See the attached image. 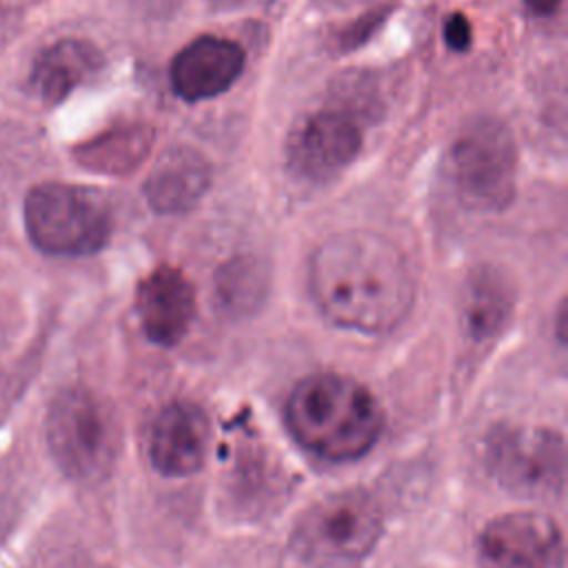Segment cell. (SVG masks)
Masks as SVG:
<instances>
[{
    "label": "cell",
    "mask_w": 568,
    "mask_h": 568,
    "mask_svg": "<svg viewBox=\"0 0 568 568\" xmlns=\"http://www.w3.org/2000/svg\"><path fill=\"white\" fill-rule=\"evenodd\" d=\"M311 291L333 324L362 333L395 328L415 297L404 257L388 242L355 233L335 237L315 253Z\"/></svg>",
    "instance_id": "6da1fadb"
},
{
    "label": "cell",
    "mask_w": 568,
    "mask_h": 568,
    "mask_svg": "<svg viewBox=\"0 0 568 568\" xmlns=\"http://www.w3.org/2000/svg\"><path fill=\"white\" fill-rule=\"evenodd\" d=\"M286 426L311 453L344 462L362 457L382 433L377 399L357 379L337 373L304 377L286 402Z\"/></svg>",
    "instance_id": "7a4b0ae2"
},
{
    "label": "cell",
    "mask_w": 568,
    "mask_h": 568,
    "mask_svg": "<svg viewBox=\"0 0 568 568\" xmlns=\"http://www.w3.org/2000/svg\"><path fill=\"white\" fill-rule=\"evenodd\" d=\"M24 229L42 253L82 257L98 253L109 242L113 222L98 191L67 182H42L24 197Z\"/></svg>",
    "instance_id": "3957f363"
},
{
    "label": "cell",
    "mask_w": 568,
    "mask_h": 568,
    "mask_svg": "<svg viewBox=\"0 0 568 568\" xmlns=\"http://www.w3.org/2000/svg\"><path fill=\"white\" fill-rule=\"evenodd\" d=\"M47 444L55 464L78 481L104 479L120 453V428L109 404L87 388H64L47 413Z\"/></svg>",
    "instance_id": "277c9868"
},
{
    "label": "cell",
    "mask_w": 568,
    "mask_h": 568,
    "mask_svg": "<svg viewBox=\"0 0 568 568\" xmlns=\"http://www.w3.org/2000/svg\"><path fill=\"white\" fill-rule=\"evenodd\" d=\"M382 532V510L364 490H344L313 504L297 521L291 546L313 568H344L364 559Z\"/></svg>",
    "instance_id": "5b68a950"
},
{
    "label": "cell",
    "mask_w": 568,
    "mask_h": 568,
    "mask_svg": "<svg viewBox=\"0 0 568 568\" xmlns=\"http://www.w3.org/2000/svg\"><path fill=\"white\" fill-rule=\"evenodd\" d=\"M493 479L521 497L550 499L564 493L566 446L559 433L537 426H499L484 446Z\"/></svg>",
    "instance_id": "8992f818"
},
{
    "label": "cell",
    "mask_w": 568,
    "mask_h": 568,
    "mask_svg": "<svg viewBox=\"0 0 568 568\" xmlns=\"http://www.w3.org/2000/svg\"><path fill=\"white\" fill-rule=\"evenodd\" d=\"M517 149L508 126L479 118L464 126L450 151V175L466 204L499 211L515 197Z\"/></svg>",
    "instance_id": "52a82bcc"
},
{
    "label": "cell",
    "mask_w": 568,
    "mask_h": 568,
    "mask_svg": "<svg viewBox=\"0 0 568 568\" xmlns=\"http://www.w3.org/2000/svg\"><path fill=\"white\" fill-rule=\"evenodd\" d=\"M477 559L479 568H564V537L546 513H506L481 530Z\"/></svg>",
    "instance_id": "ba28073f"
},
{
    "label": "cell",
    "mask_w": 568,
    "mask_h": 568,
    "mask_svg": "<svg viewBox=\"0 0 568 568\" xmlns=\"http://www.w3.org/2000/svg\"><path fill=\"white\" fill-rule=\"evenodd\" d=\"M359 144L362 133L353 115L342 109H324L304 118L291 131L286 155L297 175L324 182L355 160Z\"/></svg>",
    "instance_id": "9c48e42d"
},
{
    "label": "cell",
    "mask_w": 568,
    "mask_h": 568,
    "mask_svg": "<svg viewBox=\"0 0 568 568\" xmlns=\"http://www.w3.org/2000/svg\"><path fill=\"white\" fill-rule=\"evenodd\" d=\"M244 69V49L226 38L202 36L189 42L171 62L173 91L186 102L224 93Z\"/></svg>",
    "instance_id": "30bf717a"
},
{
    "label": "cell",
    "mask_w": 568,
    "mask_h": 568,
    "mask_svg": "<svg viewBox=\"0 0 568 568\" xmlns=\"http://www.w3.org/2000/svg\"><path fill=\"white\" fill-rule=\"evenodd\" d=\"M206 413L191 402H173L151 426L149 455L158 473L184 477L202 468L209 450Z\"/></svg>",
    "instance_id": "8fae6325"
},
{
    "label": "cell",
    "mask_w": 568,
    "mask_h": 568,
    "mask_svg": "<svg viewBox=\"0 0 568 568\" xmlns=\"http://www.w3.org/2000/svg\"><path fill=\"white\" fill-rule=\"evenodd\" d=\"M138 315L151 342L175 346L195 317V293L186 275L166 264L153 268L138 286Z\"/></svg>",
    "instance_id": "7c38bea8"
},
{
    "label": "cell",
    "mask_w": 568,
    "mask_h": 568,
    "mask_svg": "<svg viewBox=\"0 0 568 568\" xmlns=\"http://www.w3.org/2000/svg\"><path fill=\"white\" fill-rule=\"evenodd\" d=\"M211 182V169L204 155L191 146H171L153 164L144 195L158 213H184L193 209Z\"/></svg>",
    "instance_id": "4fadbf2b"
},
{
    "label": "cell",
    "mask_w": 568,
    "mask_h": 568,
    "mask_svg": "<svg viewBox=\"0 0 568 568\" xmlns=\"http://www.w3.org/2000/svg\"><path fill=\"white\" fill-rule=\"evenodd\" d=\"M102 69V53L87 40L64 38L40 51L29 89L44 102L58 104Z\"/></svg>",
    "instance_id": "5bb4252c"
},
{
    "label": "cell",
    "mask_w": 568,
    "mask_h": 568,
    "mask_svg": "<svg viewBox=\"0 0 568 568\" xmlns=\"http://www.w3.org/2000/svg\"><path fill=\"white\" fill-rule=\"evenodd\" d=\"M515 308L513 284L495 268L470 275L462 297V326L473 344L486 346L506 328Z\"/></svg>",
    "instance_id": "9a60e30c"
},
{
    "label": "cell",
    "mask_w": 568,
    "mask_h": 568,
    "mask_svg": "<svg viewBox=\"0 0 568 568\" xmlns=\"http://www.w3.org/2000/svg\"><path fill=\"white\" fill-rule=\"evenodd\" d=\"M153 138L155 133L149 124H120L78 144L73 158L93 173L126 175L149 155Z\"/></svg>",
    "instance_id": "2e32d148"
},
{
    "label": "cell",
    "mask_w": 568,
    "mask_h": 568,
    "mask_svg": "<svg viewBox=\"0 0 568 568\" xmlns=\"http://www.w3.org/2000/svg\"><path fill=\"white\" fill-rule=\"evenodd\" d=\"M444 40L453 51H466L473 42V29L464 13H453L444 24Z\"/></svg>",
    "instance_id": "e0dca14e"
},
{
    "label": "cell",
    "mask_w": 568,
    "mask_h": 568,
    "mask_svg": "<svg viewBox=\"0 0 568 568\" xmlns=\"http://www.w3.org/2000/svg\"><path fill=\"white\" fill-rule=\"evenodd\" d=\"M382 22V13L377 16H364L357 24H351L342 36H339V40H342V44L344 47H357V44H362L368 36H371V31L375 29V24H379Z\"/></svg>",
    "instance_id": "ac0fdd59"
},
{
    "label": "cell",
    "mask_w": 568,
    "mask_h": 568,
    "mask_svg": "<svg viewBox=\"0 0 568 568\" xmlns=\"http://www.w3.org/2000/svg\"><path fill=\"white\" fill-rule=\"evenodd\" d=\"M526 4H528L535 13H539V16H550V13H555V11L559 9L561 0H526Z\"/></svg>",
    "instance_id": "d6986e66"
},
{
    "label": "cell",
    "mask_w": 568,
    "mask_h": 568,
    "mask_svg": "<svg viewBox=\"0 0 568 568\" xmlns=\"http://www.w3.org/2000/svg\"><path fill=\"white\" fill-rule=\"evenodd\" d=\"M213 2H224V4H231V2H240V0H213Z\"/></svg>",
    "instance_id": "ffe728a7"
}]
</instances>
